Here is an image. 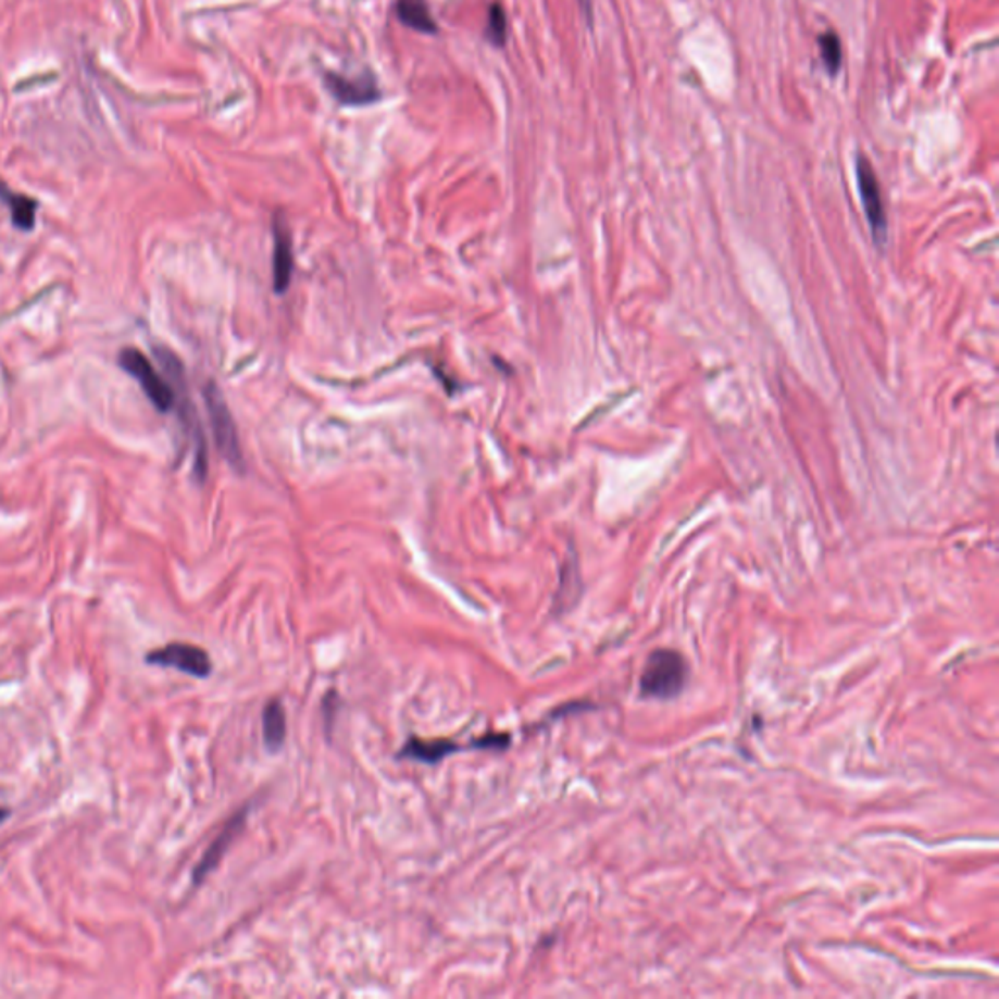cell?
<instances>
[{
  "label": "cell",
  "instance_id": "cell-1",
  "mask_svg": "<svg viewBox=\"0 0 999 999\" xmlns=\"http://www.w3.org/2000/svg\"><path fill=\"white\" fill-rule=\"evenodd\" d=\"M686 660L676 650L660 648L654 650L647 660V666L640 676V694L652 699H670L676 697L686 686Z\"/></svg>",
  "mask_w": 999,
  "mask_h": 999
},
{
  "label": "cell",
  "instance_id": "cell-2",
  "mask_svg": "<svg viewBox=\"0 0 999 999\" xmlns=\"http://www.w3.org/2000/svg\"><path fill=\"white\" fill-rule=\"evenodd\" d=\"M157 358L161 360L164 372L168 373V377L172 379V389H174V397H176L174 407H178L182 424H184V428H186L188 436L193 441V448H196V475L200 480H203L205 473H208L205 438H203L200 420H198V414L191 407L190 397H188V390H186V379H184L180 360L168 350H159Z\"/></svg>",
  "mask_w": 999,
  "mask_h": 999
},
{
  "label": "cell",
  "instance_id": "cell-3",
  "mask_svg": "<svg viewBox=\"0 0 999 999\" xmlns=\"http://www.w3.org/2000/svg\"><path fill=\"white\" fill-rule=\"evenodd\" d=\"M508 746H510V736L508 734H488L485 738L473 740L466 746L455 744L453 740H448V738L422 740V738L412 736L409 742L402 746V750L397 753V758L436 765V763L444 762L446 758L453 756V753L466 752V750H496V752H502Z\"/></svg>",
  "mask_w": 999,
  "mask_h": 999
},
{
  "label": "cell",
  "instance_id": "cell-4",
  "mask_svg": "<svg viewBox=\"0 0 999 999\" xmlns=\"http://www.w3.org/2000/svg\"><path fill=\"white\" fill-rule=\"evenodd\" d=\"M205 409L210 414L211 432L221 455L235 469H242V449L238 439L237 424L230 414L229 404L215 383H208L203 389Z\"/></svg>",
  "mask_w": 999,
  "mask_h": 999
},
{
  "label": "cell",
  "instance_id": "cell-5",
  "mask_svg": "<svg viewBox=\"0 0 999 999\" xmlns=\"http://www.w3.org/2000/svg\"><path fill=\"white\" fill-rule=\"evenodd\" d=\"M120 367L139 382L147 399L153 402L154 409L161 412L174 409V402H176L174 389L162 379L159 373L154 372L153 363L149 362L143 353L135 348H127L120 353Z\"/></svg>",
  "mask_w": 999,
  "mask_h": 999
},
{
  "label": "cell",
  "instance_id": "cell-6",
  "mask_svg": "<svg viewBox=\"0 0 999 999\" xmlns=\"http://www.w3.org/2000/svg\"><path fill=\"white\" fill-rule=\"evenodd\" d=\"M145 662L153 666L174 667L182 674L200 677V679L210 677L213 672V662H211L208 650L190 645V642H168L164 647L154 648L151 652H147Z\"/></svg>",
  "mask_w": 999,
  "mask_h": 999
},
{
  "label": "cell",
  "instance_id": "cell-7",
  "mask_svg": "<svg viewBox=\"0 0 999 999\" xmlns=\"http://www.w3.org/2000/svg\"><path fill=\"white\" fill-rule=\"evenodd\" d=\"M857 184L863 201V210L869 221L876 245H885L886 240V213L883 203V191L876 178L875 168L865 154L857 157Z\"/></svg>",
  "mask_w": 999,
  "mask_h": 999
},
{
  "label": "cell",
  "instance_id": "cell-8",
  "mask_svg": "<svg viewBox=\"0 0 999 999\" xmlns=\"http://www.w3.org/2000/svg\"><path fill=\"white\" fill-rule=\"evenodd\" d=\"M324 86L342 105H370L379 102L383 98L382 86L370 73L362 77H342L336 73H328L324 78Z\"/></svg>",
  "mask_w": 999,
  "mask_h": 999
},
{
  "label": "cell",
  "instance_id": "cell-9",
  "mask_svg": "<svg viewBox=\"0 0 999 999\" xmlns=\"http://www.w3.org/2000/svg\"><path fill=\"white\" fill-rule=\"evenodd\" d=\"M248 812H250V804L238 810L237 814L225 824V828L221 829L220 836L211 841L208 851L201 856L200 863L196 865L193 873H191L193 885H201L220 866L223 857L233 846V841L242 834L245 824H247Z\"/></svg>",
  "mask_w": 999,
  "mask_h": 999
},
{
  "label": "cell",
  "instance_id": "cell-10",
  "mask_svg": "<svg viewBox=\"0 0 999 999\" xmlns=\"http://www.w3.org/2000/svg\"><path fill=\"white\" fill-rule=\"evenodd\" d=\"M294 240L286 220L277 215L274 220V289L276 294H286L294 279Z\"/></svg>",
  "mask_w": 999,
  "mask_h": 999
},
{
  "label": "cell",
  "instance_id": "cell-11",
  "mask_svg": "<svg viewBox=\"0 0 999 999\" xmlns=\"http://www.w3.org/2000/svg\"><path fill=\"white\" fill-rule=\"evenodd\" d=\"M262 740L267 752L276 753L287 740L286 707L279 699H270L262 713Z\"/></svg>",
  "mask_w": 999,
  "mask_h": 999
},
{
  "label": "cell",
  "instance_id": "cell-12",
  "mask_svg": "<svg viewBox=\"0 0 999 999\" xmlns=\"http://www.w3.org/2000/svg\"><path fill=\"white\" fill-rule=\"evenodd\" d=\"M395 12L402 26L428 36L438 34V24L432 16L428 0H397Z\"/></svg>",
  "mask_w": 999,
  "mask_h": 999
},
{
  "label": "cell",
  "instance_id": "cell-13",
  "mask_svg": "<svg viewBox=\"0 0 999 999\" xmlns=\"http://www.w3.org/2000/svg\"><path fill=\"white\" fill-rule=\"evenodd\" d=\"M0 196H2L4 201L10 205V211H12V223L22 230L34 229L38 203L34 200H29L26 196L12 193L2 182H0Z\"/></svg>",
  "mask_w": 999,
  "mask_h": 999
},
{
  "label": "cell",
  "instance_id": "cell-14",
  "mask_svg": "<svg viewBox=\"0 0 999 999\" xmlns=\"http://www.w3.org/2000/svg\"><path fill=\"white\" fill-rule=\"evenodd\" d=\"M485 36L495 48H504L508 41V18L500 4H490L488 7V18H486Z\"/></svg>",
  "mask_w": 999,
  "mask_h": 999
},
{
  "label": "cell",
  "instance_id": "cell-15",
  "mask_svg": "<svg viewBox=\"0 0 999 999\" xmlns=\"http://www.w3.org/2000/svg\"><path fill=\"white\" fill-rule=\"evenodd\" d=\"M820 46V55H822V61L824 65L829 71V75H838L839 67H841V41H839L838 36L834 32H826L822 34L819 38Z\"/></svg>",
  "mask_w": 999,
  "mask_h": 999
},
{
  "label": "cell",
  "instance_id": "cell-16",
  "mask_svg": "<svg viewBox=\"0 0 999 999\" xmlns=\"http://www.w3.org/2000/svg\"><path fill=\"white\" fill-rule=\"evenodd\" d=\"M10 814H12V812H10V809H4V807H0V824H2V822H7V820L10 819Z\"/></svg>",
  "mask_w": 999,
  "mask_h": 999
},
{
  "label": "cell",
  "instance_id": "cell-17",
  "mask_svg": "<svg viewBox=\"0 0 999 999\" xmlns=\"http://www.w3.org/2000/svg\"><path fill=\"white\" fill-rule=\"evenodd\" d=\"M580 2L582 7H584V10H586V14L590 16V0H580Z\"/></svg>",
  "mask_w": 999,
  "mask_h": 999
}]
</instances>
